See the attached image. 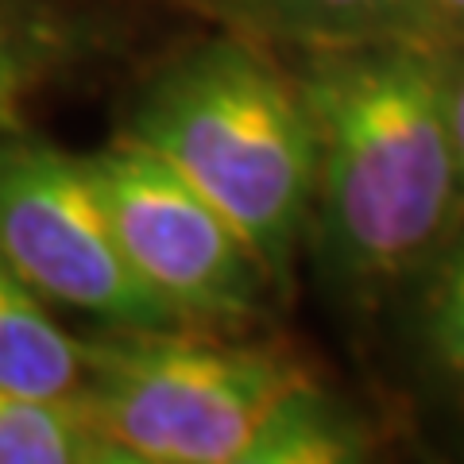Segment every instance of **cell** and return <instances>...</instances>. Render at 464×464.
<instances>
[{
    "label": "cell",
    "instance_id": "obj_1",
    "mask_svg": "<svg viewBox=\"0 0 464 464\" xmlns=\"http://www.w3.org/2000/svg\"><path fill=\"white\" fill-rule=\"evenodd\" d=\"M314 116L302 279L348 337L380 341L402 290L464 221V170L422 39L279 51Z\"/></svg>",
    "mask_w": 464,
    "mask_h": 464
},
{
    "label": "cell",
    "instance_id": "obj_2",
    "mask_svg": "<svg viewBox=\"0 0 464 464\" xmlns=\"http://www.w3.org/2000/svg\"><path fill=\"white\" fill-rule=\"evenodd\" d=\"M116 136L186 174L252 244L279 298L295 302L314 201V116L279 51L206 27L140 54Z\"/></svg>",
    "mask_w": 464,
    "mask_h": 464
},
{
    "label": "cell",
    "instance_id": "obj_3",
    "mask_svg": "<svg viewBox=\"0 0 464 464\" xmlns=\"http://www.w3.org/2000/svg\"><path fill=\"white\" fill-rule=\"evenodd\" d=\"M78 402L128 464H244L267 414L314 380L295 348L221 329H90Z\"/></svg>",
    "mask_w": 464,
    "mask_h": 464
},
{
    "label": "cell",
    "instance_id": "obj_4",
    "mask_svg": "<svg viewBox=\"0 0 464 464\" xmlns=\"http://www.w3.org/2000/svg\"><path fill=\"white\" fill-rule=\"evenodd\" d=\"M128 264L190 329L259 333L286 302L240 228L163 155L112 136L85 155Z\"/></svg>",
    "mask_w": 464,
    "mask_h": 464
},
{
    "label": "cell",
    "instance_id": "obj_5",
    "mask_svg": "<svg viewBox=\"0 0 464 464\" xmlns=\"http://www.w3.org/2000/svg\"><path fill=\"white\" fill-rule=\"evenodd\" d=\"M0 256L51 306L97 329H179L174 314L128 264L85 155L27 124L0 128Z\"/></svg>",
    "mask_w": 464,
    "mask_h": 464
},
{
    "label": "cell",
    "instance_id": "obj_6",
    "mask_svg": "<svg viewBox=\"0 0 464 464\" xmlns=\"http://www.w3.org/2000/svg\"><path fill=\"white\" fill-rule=\"evenodd\" d=\"M148 43L143 0H0V128L66 85L132 66Z\"/></svg>",
    "mask_w": 464,
    "mask_h": 464
},
{
    "label": "cell",
    "instance_id": "obj_7",
    "mask_svg": "<svg viewBox=\"0 0 464 464\" xmlns=\"http://www.w3.org/2000/svg\"><path fill=\"white\" fill-rule=\"evenodd\" d=\"M414 399L464 426V221L380 329Z\"/></svg>",
    "mask_w": 464,
    "mask_h": 464
},
{
    "label": "cell",
    "instance_id": "obj_8",
    "mask_svg": "<svg viewBox=\"0 0 464 464\" xmlns=\"http://www.w3.org/2000/svg\"><path fill=\"white\" fill-rule=\"evenodd\" d=\"M201 24L256 39L271 51H314L372 39L438 43L430 0H170Z\"/></svg>",
    "mask_w": 464,
    "mask_h": 464
},
{
    "label": "cell",
    "instance_id": "obj_9",
    "mask_svg": "<svg viewBox=\"0 0 464 464\" xmlns=\"http://www.w3.org/2000/svg\"><path fill=\"white\" fill-rule=\"evenodd\" d=\"M82 380V337L58 325L51 302L0 256V387L78 402Z\"/></svg>",
    "mask_w": 464,
    "mask_h": 464
},
{
    "label": "cell",
    "instance_id": "obj_10",
    "mask_svg": "<svg viewBox=\"0 0 464 464\" xmlns=\"http://www.w3.org/2000/svg\"><path fill=\"white\" fill-rule=\"evenodd\" d=\"M375 449V418L314 375L267 414L244 464H360Z\"/></svg>",
    "mask_w": 464,
    "mask_h": 464
},
{
    "label": "cell",
    "instance_id": "obj_11",
    "mask_svg": "<svg viewBox=\"0 0 464 464\" xmlns=\"http://www.w3.org/2000/svg\"><path fill=\"white\" fill-rule=\"evenodd\" d=\"M0 464H128L74 399L0 387Z\"/></svg>",
    "mask_w": 464,
    "mask_h": 464
},
{
    "label": "cell",
    "instance_id": "obj_12",
    "mask_svg": "<svg viewBox=\"0 0 464 464\" xmlns=\"http://www.w3.org/2000/svg\"><path fill=\"white\" fill-rule=\"evenodd\" d=\"M433 51H438V82H441L449 132H453L457 159L464 170V39H438Z\"/></svg>",
    "mask_w": 464,
    "mask_h": 464
},
{
    "label": "cell",
    "instance_id": "obj_13",
    "mask_svg": "<svg viewBox=\"0 0 464 464\" xmlns=\"http://www.w3.org/2000/svg\"><path fill=\"white\" fill-rule=\"evenodd\" d=\"M441 39H464V0H430Z\"/></svg>",
    "mask_w": 464,
    "mask_h": 464
}]
</instances>
